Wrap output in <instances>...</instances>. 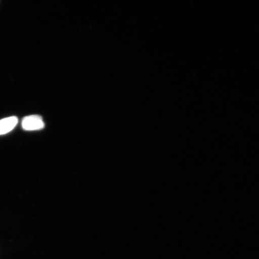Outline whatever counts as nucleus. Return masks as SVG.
I'll return each instance as SVG.
<instances>
[{"mask_svg":"<svg viewBox=\"0 0 259 259\" xmlns=\"http://www.w3.org/2000/svg\"><path fill=\"white\" fill-rule=\"evenodd\" d=\"M22 127L27 131H38L45 127V123L40 116L32 115L25 116L22 120Z\"/></svg>","mask_w":259,"mask_h":259,"instance_id":"1","label":"nucleus"},{"mask_svg":"<svg viewBox=\"0 0 259 259\" xmlns=\"http://www.w3.org/2000/svg\"><path fill=\"white\" fill-rule=\"evenodd\" d=\"M18 119L16 116L6 118L0 120V135L8 134L17 125Z\"/></svg>","mask_w":259,"mask_h":259,"instance_id":"2","label":"nucleus"}]
</instances>
